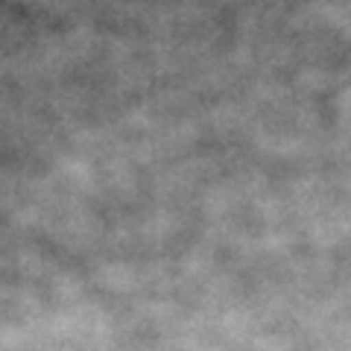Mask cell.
<instances>
[{"label":"cell","instance_id":"obj_1","mask_svg":"<svg viewBox=\"0 0 351 351\" xmlns=\"http://www.w3.org/2000/svg\"><path fill=\"white\" fill-rule=\"evenodd\" d=\"M0 3H3V0H0Z\"/></svg>","mask_w":351,"mask_h":351}]
</instances>
